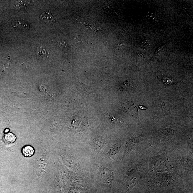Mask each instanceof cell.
Masks as SVG:
<instances>
[{"mask_svg": "<svg viewBox=\"0 0 193 193\" xmlns=\"http://www.w3.org/2000/svg\"><path fill=\"white\" fill-rule=\"evenodd\" d=\"M40 18L42 20L50 24H53L55 22L53 15L48 12H45L42 13Z\"/></svg>", "mask_w": 193, "mask_h": 193, "instance_id": "6da1fadb", "label": "cell"}, {"mask_svg": "<svg viewBox=\"0 0 193 193\" xmlns=\"http://www.w3.org/2000/svg\"><path fill=\"white\" fill-rule=\"evenodd\" d=\"M35 150L31 146H26L24 147L22 149V153L25 157H30L32 156L34 153Z\"/></svg>", "mask_w": 193, "mask_h": 193, "instance_id": "7a4b0ae2", "label": "cell"}, {"mask_svg": "<svg viewBox=\"0 0 193 193\" xmlns=\"http://www.w3.org/2000/svg\"><path fill=\"white\" fill-rule=\"evenodd\" d=\"M36 55L37 56L42 59L45 58L48 56V54L47 51L43 47L41 46L37 49Z\"/></svg>", "mask_w": 193, "mask_h": 193, "instance_id": "3957f363", "label": "cell"}, {"mask_svg": "<svg viewBox=\"0 0 193 193\" xmlns=\"http://www.w3.org/2000/svg\"><path fill=\"white\" fill-rule=\"evenodd\" d=\"M16 138V137L13 134L9 133L5 135L4 140L6 144H11L15 141Z\"/></svg>", "mask_w": 193, "mask_h": 193, "instance_id": "277c9868", "label": "cell"}, {"mask_svg": "<svg viewBox=\"0 0 193 193\" xmlns=\"http://www.w3.org/2000/svg\"><path fill=\"white\" fill-rule=\"evenodd\" d=\"M102 175L103 177L108 181H111L112 179L111 172L106 169H103L101 171Z\"/></svg>", "mask_w": 193, "mask_h": 193, "instance_id": "5b68a950", "label": "cell"}, {"mask_svg": "<svg viewBox=\"0 0 193 193\" xmlns=\"http://www.w3.org/2000/svg\"><path fill=\"white\" fill-rule=\"evenodd\" d=\"M146 19L149 22H154L156 21L157 19V17L156 14L155 13L152 12L148 13L146 16Z\"/></svg>", "mask_w": 193, "mask_h": 193, "instance_id": "8992f818", "label": "cell"}, {"mask_svg": "<svg viewBox=\"0 0 193 193\" xmlns=\"http://www.w3.org/2000/svg\"><path fill=\"white\" fill-rule=\"evenodd\" d=\"M28 1H17L15 4V8L16 9H19L21 8H23L24 6H26L28 4Z\"/></svg>", "mask_w": 193, "mask_h": 193, "instance_id": "52a82bcc", "label": "cell"}, {"mask_svg": "<svg viewBox=\"0 0 193 193\" xmlns=\"http://www.w3.org/2000/svg\"><path fill=\"white\" fill-rule=\"evenodd\" d=\"M58 45L63 50H67L68 48V45L66 42L63 40H60L58 42Z\"/></svg>", "mask_w": 193, "mask_h": 193, "instance_id": "ba28073f", "label": "cell"}, {"mask_svg": "<svg viewBox=\"0 0 193 193\" xmlns=\"http://www.w3.org/2000/svg\"><path fill=\"white\" fill-rule=\"evenodd\" d=\"M190 190L188 189H179L176 191H171L168 193H191Z\"/></svg>", "mask_w": 193, "mask_h": 193, "instance_id": "9c48e42d", "label": "cell"}, {"mask_svg": "<svg viewBox=\"0 0 193 193\" xmlns=\"http://www.w3.org/2000/svg\"><path fill=\"white\" fill-rule=\"evenodd\" d=\"M118 148L117 147H114V148H113V149H112V150L110 152L112 154H111V155H113V152H114H114H115H115H117L116 151H118Z\"/></svg>", "mask_w": 193, "mask_h": 193, "instance_id": "30bf717a", "label": "cell"}, {"mask_svg": "<svg viewBox=\"0 0 193 193\" xmlns=\"http://www.w3.org/2000/svg\"><path fill=\"white\" fill-rule=\"evenodd\" d=\"M137 193H142L141 192H137Z\"/></svg>", "mask_w": 193, "mask_h": 193, "instance_id": "8fae6325", "label": "cell"}]
</instances>
